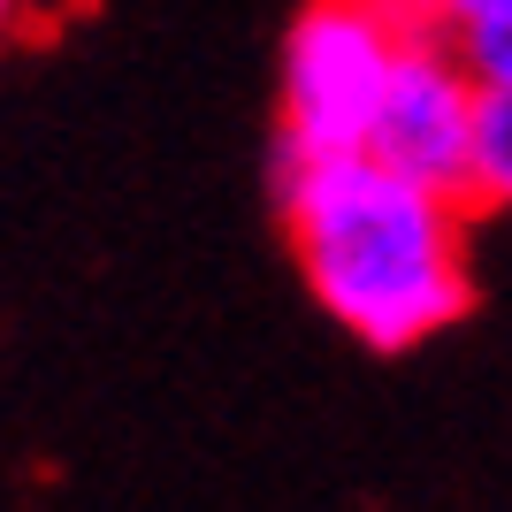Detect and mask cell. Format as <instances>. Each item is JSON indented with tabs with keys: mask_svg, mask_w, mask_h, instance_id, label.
<instances>
[{
	"mask_svg": "<svg viewBox=\"0 0 512 512\" xmlns=\"http://www.w3.org/2000/svg\"><path fill=\"white\" fill-rule=\"evenodd\" d=\"M467 199H474V207H490V214H512V77H482Z\"/></svg>",
	"mask_w": 512,
	"mask_h": 512,
	"instance_id": "4",
	"label": "cell"
},
{
	"mask_svg": "<svg viewBox=\"0 0 512 512\" xmlns=\"http://www.w3.org/2000/svg\"><path fill=\"white\" fill-rule=\"evenodd\" d=\"M428 8H436V23H444V39H459V46L512 31V0H428Z\"/></svg>",
	"mask_w": 512,
	"mask_h": 512,
	"instance_id": "5",
	"label": "cell"
},
{
	"mask_svg": "<svg viewBox=\"0 0 512 512\" xmlns=\"http://www.w3.org/2000/svg\"><path fill=\"white\" fill-rule=\"evenodd\" d=\"M299 283L360 352H421L474 306V199L375 153L268 161Z\"/></svg>",
	"mask_w": 512,
	"mask_h": 512,
	"instance_id": "1",
	"label": "cell"
},
{
	"mask_svg": "<svg viewBox=\"0 0 512 512\" xmlns=\"http://www.w3.org/2000/svg\"><path fill=\"white\" fill-rule=\"evenodd\" d=\"M23 16H31V0H0V46L23 31Z\"/></svg>",
	"mask_w": 512,
	"mask_h": 512,
	"instance_id": "7",
	"label": "cell"
},
{
	"mask_svg": "<svg viewBox=\"0 0 512 512\" xmlns=\"http://www.w3.org/2000/svg\"><path fill=\"white\" fill-rule=\"evenodd\" d=\"M467 62L482 69V77H512V31H497V39H474Z\"/></svg>",
	"mask_w": 512,
	"mask_h": 512,
	"instance_id": "6",
	"label": "cell"
},
{
	"mask_svg": "<svg viewBox=\"0 0 512 512\" xmlns=\"http://www.w3.org/2000/svg\"><path fill=\"white\" fill-rule=\"evenodd\" d=\"M413 39H428V31L398 0H306L276 54V138H268V161L367 153L383 92Z\"/></svg>",
	"mask_w": 512,
	"mask_h": 512,
	"instance_id": "2",
	"label": "cell"
},
{
	"mask_svg": "<svg viewBox=\"0 0 512 512\" xmlns=\"http://www.w3.org/2000/svg\"><path fill=\"white\" fill-rule=\"evenodd\" d=\"M474 115H482V69L467 62V46L459 39H413L398 77H390V92H383L367 153L390 161V169H406V176H421V184L467 192Z\"/></svg>",
	"mask_w": 512,
	"mask_h": 512,
	"instance_id": "3",
	"label": "cell"
}]
</instances>
